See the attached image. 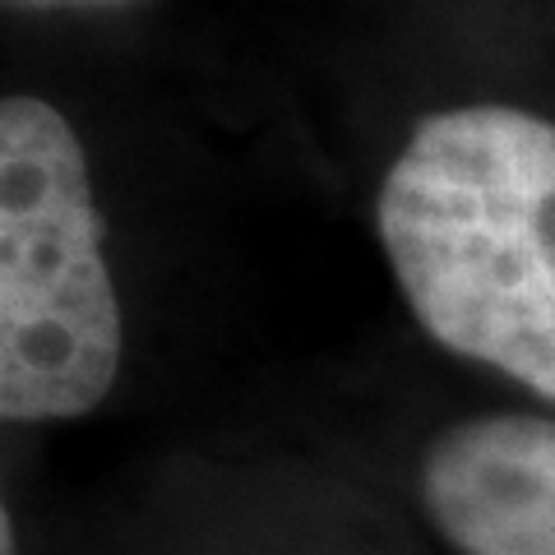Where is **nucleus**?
Instances as JSON below:
<instances>
[{"label":"nucleus","instance_id":"5","mask_svg":"<svg viewBox=\"0 0 555 555\" xmlns=\"http://www.w3.org/2000/svg\"><path fill=\"white\" fill-rule=\"evenodd\" d=\"M0 555H20V546H14V518H10V505H5V491H0Z\"/></svg>","mask_w":555,"mask_h":555},{"label":"nucleus","instance_id":"2","mask_svg":"<svg viewBox=\"0 0 555 555\" xmlns=\"http://www.w3.org/2000/svg\"><path fill=\"white\" fill-rule=\"evenodd\" d=\"M126 357L89 153L61 107L0 98V422H75Z\"/></svg>","mask_w":555,"mask_h":555},{"label":"nucleus","instance_id":"1","mask_svg":"<svg viewBox=\"0 0 555 555\" xmlns=\"http://www.w3.org/2000/svg\"><path fill=\"white\" fill-rule=\"evenodd\" d=\"M375 228L430 338L555 403V120L500 102L416 120Z\"/></svg>","mask_w":555,"mask_h":555},{"label":"nucleus","instance_id":"3","mask_svg":"<svg viewBox=\"0 0 555 555\" xmlns=\"http://www.w3.org/2000/svg\"><path fill=\"white\" fill-rule=\"evenodd\" d=\"M422 505L459 555H555V422L524 412L449 426L422 459Z\"/></svg>","mask_w":555,"mask_h":555},{"label":"nucleus","instance_id":"4","mask_svg":"<svg viewBox=\"0 0 555 555\" xmlns=\"http://www.w3.org/2000/svg\"><path fill=\"white\" fill-rule=\"evenodd\" d=\"M5 5H24V10H116L130 0H5Z\"/></svg>","mask_w":555,"mask_h":555}]
</instances>
